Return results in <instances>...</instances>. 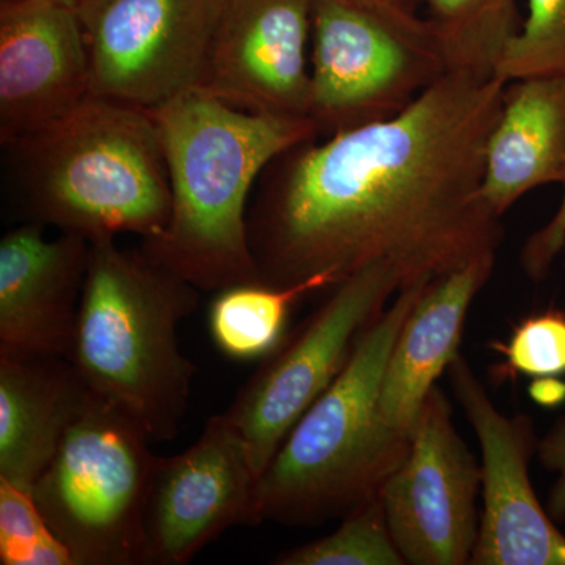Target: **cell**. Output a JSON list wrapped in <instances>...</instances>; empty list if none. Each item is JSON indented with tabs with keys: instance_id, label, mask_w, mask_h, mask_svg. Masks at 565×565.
I'll return each mask as SVG.
<instances>
[{
	"instance_id": "ac0fdd59",
	"label": "cell",
	"mask_w": 565,
	"mask_h": 565,
	"mask_svg": "<svg viewBox=\"0 0 565 565\" xmlns=\"http://www.w3.org/2000/svg\"><path fill=\"white\" fill-rule=\"evenodd\" d=\"M565 170V76L505 84L487 140L482 196L503 217L526 193L559 184Z\"/></svg>"
},
{
	"instance_id": "ffe728a7",
	"label": "cell",
	"mask_w": 565,
	"mask_h": 565,
	"mask_svg": "<svg viewBox=\"0 0 565 565\" xmlns=\"http://www.w3.org/2000/svg\"><path fill=\"white\" fill-rule=\"evenodd\" d=\"M446 70L494 76L519 32L515 0H422Z\"/></svg>"
},
{
	"instance_id": "e0dca14e",
	"label": "cell",
	"mask_w": 565,
	"mask_h": 565,
	"mask_svg": "<svg viewBox=\"0 0 565 565\" xmlns=\"http://www.w3.org/2000/svg\"><path fill=\"white\" fill-rule=\"evenodd\" d=\"M65 356L0 348V482L32 493L88 396Z\"/></svg>"
},
{
	"instance_id": "603a6c76",
	"label": "cell",
	"mask_w": 565,
	"mask_h": 565,
	"mask_svg": "<svg viewBox=\"0 0 565 565\" xmlns=\"http://www.w3.org/2000/svg\"><path fill=\"white\" fill-rule=\"evenodd\" d=\"M0 563L73 565L65 546L51 533L32 493L0 482Z\"/></svg>"
},
{
	"instance_id": "8992f818",
	"label": "cell",
	"mask_w": 565,
	"mask_h": 565,
	"mask_svg": "<svg viewBox=\"0 0 565 565\" xmlns=\"http://www.w3.org/2000/svg\"><path fill=\"white\" fill-rule=\"evenodd\" d=\"M131 416L88 393L32 489L73 565H150L145 512L156 459Z\"/></svg>"
},
{
	"instance_id": "3957f363",
	"label": "cell",
	"mask_w": 565,
	"mask_h": 565,
	"mask_svg": "<svg viewBox=\"0 0 565 565\" xmlns=\"http://www.w3.org/2000/svg\"><path fill=\"white\" fill-rule=\"evenodd\" d=\"M3 147L28 222L88 243L118 234L152 239L169 223V167L150 110L90 95Z\"/></svg>"
},
{
	"instance_id": "6da1fadb",
	"label": "cell",
	"mask_w": 565,
	"mask_h": 565,
	"mask_svg": "<svg viewBox=\"0 0 565 565\" xmlns=\"http://www.w3.org/2000/svg\"><path fill=\"white\" fill-rule=\"evenodd\" d=\"M505 84L448 71L388 120L282 152L248 212L259 280L341 282L384 263L407 288L497 253L503 217L482 196V174Z\"/></svg>"
},
{
	"instance_id": "4fadbf2b",
	"label": "cell",
	"mask_w": 565,
	"mask_h": 565,
	"mask_svg": "<svg viewBox=\"0 0 565 565\" xmlns=\"http://www.w3.org/2000/svg\"><path fill=\"white\" fill-rule=\"evenodd\" d=\"M315 0H225L202 88L250 114L308 117Z\"/></svg>"
},
{
	"instance_id": "52a82bcc",
	"label": "cell",
	"mask_w": 565,
	"mask_h": 565,
	"mask_svg": "<svg viewBox=\"0 0 565 565\" xmlns=\"http://www.w3.org/2000/svg\"><path fill=\"white\" fill-rule=\"evenodd\" d=\"M404 289L388 264L338 282L321 307L266 356L226 408L259 476L305 412L344 370L364 330Z\"/></svg>"
},
{
	"instance_id": "4316f807",
	"label": "cell",
	"mask_w": 565,
	"mask_h": 565,
	"mask_svg": "<svg viewBox=\"0 0 565 565\" xmlns=\"http://www.w3.org/2000/svg\"><path fill=\"white\" fill-rule=\"evenodd\" d=\"M537 455L546 470L556 475L550 492L548 514L555 522H565V416L539 441Z\"/></svg>"
},
{
	"instance_id": "d4e9b609",
	"label": "cell",
	"mask_w": 565,
	"mask_h": 565,
	"mask_svg": "<svg viewBox=\"0 0 565 565\" xmlns=\"http://www.w3.org/2000/svg\"><path fill=\"white\" fill-rule=\"evenodd\" d=\"M559 184L563 185V200L556 214L545 226L527 237L520 253L523 273L535 282L545 280L565 247V170Z\"/></svg>"
},
{
	"instance_id": "7c38bea8",
	"label": "cell",
	"mask_w": 565,
	"mask_h": 565,
	"mask_svg": "<svg viewBox=\"0 0 565 565\" xmlns=\"http://www.w3.org/2000/svg\"><path fill=\"white\" fill-rule=\"evenodd\" d=\"M446 373L482 456L484 509L470 564L565 565V535L531 484L539 445L533 419L501 414L460 353Z\"/></svg>"
},
{
	"instance_id": "83f0119b",
	"label": "cell",
	"mask_w": 565,
	"mask_h": 565,
	"mask_svg": "<svg viewBox=\"0 0 565 565\" xmlns=\"http://www.w3.org/2000/svg\"><path fill=\"white\" fill-rule=\"evenodd\" d=\"M530 396L541 407H557L565 401V382L559 377H537L530 385Z\"/></svg>"
},
{
	"instance_id": "d6986e66",
	"label": "cell",
	"mask_w": 565,
	"mask_h": 565,
	"mask_svg": "<svg viewBox=\"0 0 565 565\" xmlns=\"http://www.w3.org/2000/svg\"><path fill=\"white\" fill-rule=\"evenodd\" d=\"M337 285L332 275L319 274L282 288L244 282L222 289L210 308L212 340L230 359H266L280 345L294 305Z\"/></svg>"
},
{
	"instance_id": "277c9868",
	"label": "cell",
	"mask_w": 565,
	"mask_h": 565,
	"mask_svg": "<svg viewBox=\"0 0 565 565\" xmlns=\"http://www.w3.org/2000/svg\"><path fill=\"white\" fill-rule=\"evenodd\" d=\"M200 291L141 248L115 237L90 243L87 275L66 360L88 392L117 405L151 441L177 437L196 366L182 353L178 326Z\"/></svg>"
},
{
	"instance_id": "f1b7e54d",
	"label": "cell",
	"mask_w": 565,
	"mask_h": 565,
	"mask_svg": "<svg viewBox=\"0 0 565 565\" xmlns=\"http://www.w3.org/2000/svg\"><path fill=\"white\" fill-rule=\"evenodd\" d=\"M58 2L70 7V9L81 18L82 24H84L92 14H95L96 11L102 9L107 0H58Z\"/></svg>"
},
{
	"instance_id": "7402d4cb",
	"label": "cell",
	"mask_w": 565,
	"mask_h": 565,
	"mask_svg": "<svg viewBox=\"0 0 565 565\" xmlns=\"http://www.w3.org/2000/svg\"><path fill=\"white\" fill-rule=\"evenodd\" d=\"M504 82L565 76V0H527V17L498 62Z\"/></svg>"
},
{
	"instance_id": "30bf717a",
	"label": "cell",
	"mask_w": 565,
	"mask_h": 565,
	"mask_svg": "<svg viewBox=\"0 0 565 565\" xmlns=\"http://www.w3.org/2000/svg\"><path fill=\"white\" fill-rule=\"evenodd\" d=\"M481 487V465L457 434L444 390L435 386L412 430L407 456L379 492L405 564L471 563Z\"/></svg>"
},
{
	"instance_id": "484cf974",
	"label": "cell",
	"mask_w": 565,
	"mask_h": 565,
	"mask_svg": "<svg viewBox=\"0 0 565 565\" xmlns=\"http://www.w3.org/2000/svg\"><path fill=\"white\" fill-rule=\"evenodd\" d=\"M353 2L384 20L412 43L437 51L426 17L419 13L422 0H353Z\"/></svg>"
},
{
	"instance_id": "7a4b0ae2",
	"label": "cell",
	"mask_w": 565,
	"mask_h": 565,
	"mask_svg": "<svg viewBox=\"0 0 565 565\" xmlns=\"http://www.w3.org/2000/svg\"><path fill=\"white\" fill-rule=\"evenodd\" d=\"M161 131L172 211L140 248L199 291L262 282L248 237V196L282 152L318 139L310 118L250 114L193 90L150 110Z\"/></svg>"
},
{
	"instance_id": "ba28073f",
	"label": "cell",
	"mask_w": 565,
	"mask_h": 565,
	"mask_svg": "<svg viewBox=\"0 0 565 565\" xmlns=\"http://www.w3.org/2000/svg\"><path fill=\"white\" fill-rule=\"evenodd\" d=\"M445 73L438 51L353 0H315L308 117L319 137L388 120Z\"/></svg>"
},
{
	"instance_id": "5b68a950",
	"label": "cell",
	"mask_w": 565,
	"mask_h": 565,
	"mask_svg": "<svg viewBox=\"0 0 565 565\" xmlns=\"http://www.w3.org/2000/svg\"><path fill=\"white\" fill-rule=\"evenodd\" d=\"M401 289L364 330L341 374L292 427L259 479L258 522L315 526L373 500L411 448L381 415L386 363L424 289Z\"/></svg>"
},
{
	"instance_id": "9a60e30c",
	"label": "cell",
	"mask_w": 565,
	"mask_h": 565,
	"mask_svg": "<svg viewBox=\"0 0 565 565\" xmlns=\"http://www.w3.org/2000/svg\"><path fill=\"white\" fill-rule=\"evenodd\" d=\"M24 222L0 239V348L68 355L90 243L77 234L47 237Z\"/></svg>"
},
{
	"instance_id": "5bb4252c",
	"label": "cell",
	"mask_w": 565,
	"mask_h": 565,
	"mask_svg": "<svg viewBox=\"0 0 565 565\" xmlns=\"http://www.w3.org/2000/svg\"><path fill=\"white\" fill-rule=\"evenodd\" d=\"M90 95V58L81 18L58 0H2V145L40 131Z\"/></svg>"
},
{
	"instance_id": "8fae6325",
	"label": "cell",
	"mask_w": 565,
	"mask_h": 565,
	"mask_svg": "<svg viewBox=\"0 0 565 565\" xmlns=\"http://www.w3.org/2000/svg\"><path fill=\"white\" fill-rule=\"evenodd\" d=\"M259 479L225 414L211 416L185 451L158 456L145 512L150 565L191 563L230 527L259 525Z\"/></svg>"
},
{
	"instance_id": "9c48e42d",
	"label": "cell",
	"mask_w": 565,
	"mask_h": 565,
	"mask_svg": "<svg viewBox=\"0 0 565 565\" xmlns=\"http://www.w3.org/2000/svg\"><path fill=\"white\" fill-rule=\"evenodd\" d=\"M225 0H107L84 22L93 96L152 110L202 88Z\"/></svg>"
},
{
	"instance_id": "44dd1931",
	"label": "cell",
	"mask_w": 565,
	"mask_h": 565,
	"mask_svg": "<svg viewBox=\"0 0 565 565\" xmlns=\"http://www.w3.org/2000/svg\"><path fill=\"white\" fill-rule=\"evenodd\" d=\"M278 565H404L394 544L381 498L356 505L332 534L288 550Z\"/></svg>"
},
{
	"instance_id": "2e32d148",
	"label": "cell",
	"mask_w": 565,
	"mask_h": 565,
	"mask_svg": "<svg viewBox=\"0 0 565 565\" xmlns=\"http://www.w3.org/2000/svg\"><path fill=\"white\" fill-rule=\"evenodd\" d=\"M497 253L478 256L424 289L397 334L381 390V415L411 437L427 396L459 355L468 310L492 277Z\"/></svg>"
},
{
	"instance_id": "cb8c5ba5",
	"label": "cell",
	"mask_w": 565,
	"mask_h": 565,
	"mask_svg": "<svg viewBox=\"0 0 565 565\" xmlns=\"http://www.w3.org/2000/svg\"><path fill=\"white\" fill-rule=\"evenodd\" d=\"M492 349L504 356L498 370L508 377H561L565 374V313L548 310L530 316L515 327L508 343Z\"/></svg>"
}]
</instances>
